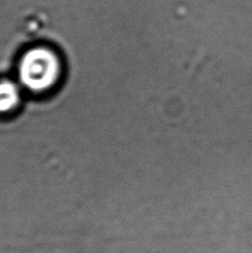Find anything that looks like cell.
Wrapping results in <instances>:
<instances>
[{
  "mask_svg": "<svg viewBox=\"0 0 252 253\" xmlns=\"http://www.w3.org/2000/svg\"><path fill=\"white\" fill-rule=\"evenodd\" d=\"M19 90L11 81L0 83V112H8L15 109L19 102Z\"/></svg>",
  "mask_w": 252,
  "mask_h": 253,
  "instance_id": "cell-2",
  "label": "cell"
},
{
  "mask_svg": "<svg viewBox=\"0 0 252 253\" xmlns=\"http://www.w3.org/2000/svg\"><path fill=\"white\" fill-rule=\"evenodd\" d=\"M60 75L56 53L47 48H35L22 58L19 68L21 83L31 91L42 92L55 85Z\"/></svg>",
  "mask_w": 252,
  "mask_h": 253,
  "instance_id": "cell-1",
  "label": "cell"
}]
</instances>
